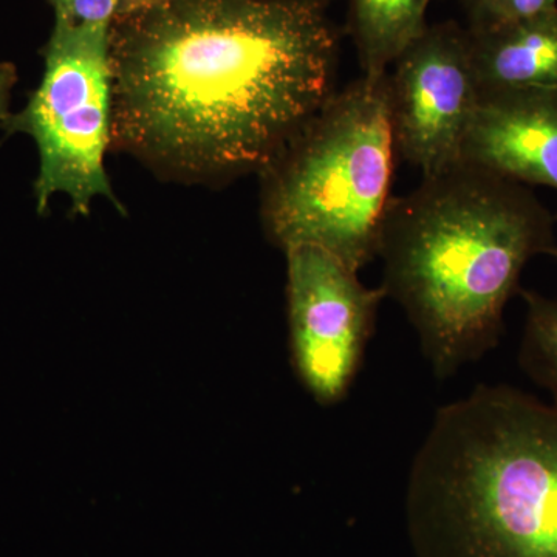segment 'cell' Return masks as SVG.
Masks as SVG:
<instances>
[{
  "instance_id": "cell-7",
  "label": "cell",
  "mask_w": 557,
  "mask_h": 557,
  "mask_svg": "<svg viewBox=\"0 0 557 557\" xmlns=\"http://www.w3.org/2000/svg\"><path fill=\"white\" fill-rule=\"evenodd\" d=\"M387 72L398 156L423 174L461 163L480 89L467 28L428 25Z\"/></svg>"
},
{
  "instance_id": "cell-5",
  "label": "cell",
  "mask_w": 557,
  "mask_h": 557,
  "mask_svg": "<svg viewBox=\"0 0 557 557\" xmlns=\"http://www.w3.org/2000/svg\"><path fill=\"white\" fill-rule=\"evenodd\" d=\"M42 57L38 89L2 123L7 135H28L38 148L36 209L46 214L62 194L75 214H89L97 197L123 211L104 166L113 138L110 28L54 22Z\"/></svg>"
},
{
  "instance_id": "cell-9",
  "label": "cell",
  "mask_w": 557,
  "mask_h": 557,
  "mask_svg": "<svg viewBox=\"0 0 557 557\" xmlns=\"http://www.w3.org/2000/svg\"><path fill=\"white\" fill-rule=\"evenodd\" d=\"M468 33L480 95L557 89V9L494 30Z\"/></svg>"
},
{
  "instance_id": "cell-8",
  "label": "cell",
  "mask_w": 557,
  "mask_h": 557,
  "mask_svg": "<svg viewBox=\"0 0 557 557\" xmlns=\"http://www.w3.org/2000/svg\"><path fill=\"white\" fill-rule=\"evenodd\" d=\"M461 163L557 190V89L480 95Z\"/></svg>"
},
{
  "instance_id": "cell-3",
  "label": "cell",
  "mask_w": 557,
  "mask_h": 557,
  "mask_svg": "<svg viewBox=\"0 0 557 557\" xmlns=\"http://www.w3.org/2000/svg\"><path fill=\"white\" fill-rule=\"evenodd\" d=\"M416 557H557V405L480 384L443 406L409 469Z\"/></svg>"
},
{
  "instance_id": "cell-1",
  "label": "cell",
  "mask_w": 557,
  "mask_h": 557,
  "mask_svg": "<svg viewBox=\"0 0 557 557\" xmlns=\"http://www.w3.org/2000/svg\"><path fill=\"white\" fill-rule=\"evenodd\" d=\"M324 10L135 0L110 27L113 138L183 177L262 174L333 94Z\"/></svg>"
},
{
  "instance_id": "cell-15",
  "label": "cell",
  "mask_w": 557,
  "mask_h": 557,
  "mask_svg": "<svg viewBox=\"0 0 557 557\" xmlns=\"http://www.w3.org/2000/svg\"><path fill=\"white\" fill-rule=\"evenodd\" d=\"M282 2L302 3V5L317 7V9L324 10L332 0H282Z\"/></svg>"
},
{
  "instance_id": "cell-4",
  "label": "cell",
  "mask_w": 557,
  "mask_h": 557,
  "mask_svg": "<svg viewBox=\"0 0 557 557\" xmlns=\"http://www.w3.org/2000/svg\"><path fill=\"white\" fill-rule=\"evenodd\" d=\"M387 73L333 91L262 172L271 239L314 245L350 269L379 255L397 160Z\"/></svg>"
},
{
  "instance_id": "cell-13",
  "label": "cell",
  "mask_w": 557,
  "mask_h": 557,
  "mask_svg": "<svg viewBox=\"0 0 557 557\" xmlns=\"http://www.w3.org/2000/svg\"><path fill=\"white\" fill-rule=\"evenodd\" d=\"M54 11V22L81 27H112L134 5L135 0H46Z\"/></svg>"
},
{
  "instance_id": "cell-14",
  "label": "cell",
  "mask_w": 557,
  "mask_h": 557,
  "mask_svg": "<svg viewBox=\"0 0 557 557\" xmlns=\"http://www.w3.org/2000/svg\"><path fill=\"white\" fill-rule=\"evenodd\" d=\"M16 81V67L10 62H0V124L10 115L11 90Z\"/></svg>"
},
{
  "instance_id": "cell-12",
  "label": "cell",
  "mask_w": 557,
  "mask_h": 557,
  "mask_svg": "<svg viewBox=\"0 0 557 557\" xmlns=\"http://www.w3.org/2000/svg\"><path fill=\"white\" fill-rule=\"evenodd\" d=\"M468 32L480 33L531 20L557 9V0H461Z\"/></svg>"
},
{
  "instance_id": "cell-16",
  "label": "cell",
  "mask_w": 557,
  "mask_h": 557,
  "mask_svg": "<svg viewBox=\"0 0 557 557\" xmlns=\"http://www.w3.org/2000/svg\"><path fill=\"white\" fill-rule=\"evenodd\" d=\"M548 256H549V258L557 260V247L555 249H552V251H549Z\"/></svg>"
},
{
  "instance_id": "cell-2",
  "label": "cell",
  "mask_w": 557,
  "mask_h": 557,
  "mask_svg": "<svg viewBox=\"0 0 557 557\" xmlns=\"http://www.w3.org/2000/svg\"><path fill=\"white\" fill-rule=\"evenodd\" d=\"M556 247L555 219L527 185L458 163L392 197L381 288L446 380L498 346L523 269Z\"/></svg>"
},
{
  "instance_id": "cell-10",
  "label": "cell",
  "mask_w": 557,
  "mask_h": 557,
  "mask_svg": "<svg viewBox=\"0 0 557 557\" xmlns=\"http://www.w3.org/2000/svg\"><path fill=\"white\" fill-rule=\"evenodd\" d=\"M431 0H348V28L362 75L383 76L426 30Z\"/></svg>"
},
{
  "instance_id": "cell-11",
  "label": "cell",
  "mask_w": 557,
  "mask_h": 557,
  "mask_svg": "<svg viewBox=\"0 0 557 557\" xmlns=\"http://www.w3.org/2000/svg\"><path fill=\"white\" fill-rule=\"evenodd\" d=\"M527 307L519 364L557 405V299L533 289H519Z\"/></svg>"
},
{
  "instance_id": "cell-6",
  "label": "cell",
  "mask_w": 557,
  "mask_h": 557,
  "mask_svg": "<svg viewBox=\"0 0 557 557\" xmlns=\"http://www.w3.org/2000/svg\"><path fill=\"white\" fill-rule=\"evenodd\" d=\"M285 255L293 368L318 405H338L361 370L386 293L366 287L327 249L296 245Z\"/></svg>"
}]
</instances>
